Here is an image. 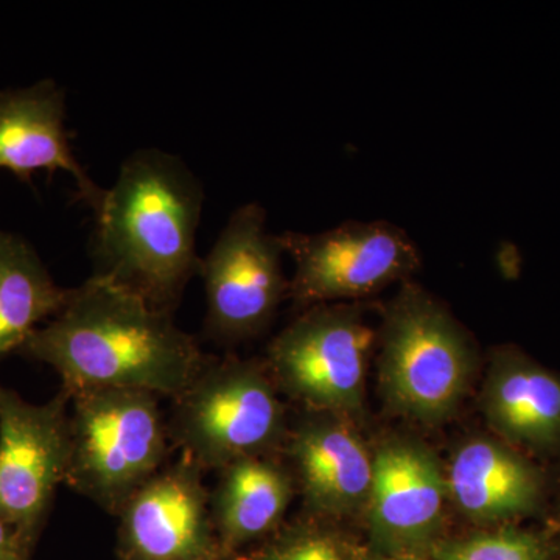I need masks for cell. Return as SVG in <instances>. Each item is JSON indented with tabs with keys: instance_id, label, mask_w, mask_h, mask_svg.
Wrapping results in <instances>:
<instances>
[{
	"instance_id": "23",
	"label": "cell",
	"mask_w": 560,
	"mask_h": 560,
	"mask_svg": "<svg viewBox=\"0 0 560 560\" xmlns=\"http://www.w3.org/2000/svg\"><path fill=\"white\" fill-rule=\"evenodd\" d=\"M382 560H399V559H382Z\"/></svg>"
},
{
	"instance_id": "10",
	"label": "cell",
	"mask_w": 560,
	"mask_h": 560,
	"mask_svg": "<svg viewBox=\"0 0 560 560\" xmlns=\"http://www.w3.org/2000/svg\"><path fill=\"white\" fill-rule=\"evenodd\" d=\"M117 518V560H205L224 551L205 471L184 456L151 477Z\"/></svg>"
},
{
	"instance_id": "11",
	"label": "cell",
	"mask_w": 560,
	"mask_h": 560,
	"mask_svg": "<svg viewBox=\"0 0 560 560\" xmlns=\"http://www.w3.org/2000/svg\"><path fill=\"white\" fill-rule=\"evenodd\" d=\"M447 478L422 445L389 442L372 458L368 511L372 534L385 550L427 544L441 522Z\"/></svg>"
},
{
	"instance_id": "2",
	"label": "cell",
	"mask_w": 560,
	"mask_h": 560,
	"mask_svg": "<svg viewBox=\"0 0 560 560\" xmlns=\"http://www.w3.org/2000/svg\"><path fill=\"white\" fill-rule=\"evenodd\" d=\"M205 189L175 154L142 149L121 164L94 210V275L175 312L200 275L197 254Z\"/></svg>"
},
{
	"instance_id": "18",
	"label": "cell",
	"mask_w": 560,
	"mask_h": 560,
	"mask_svg": "<svg viewBox=\"0 0 560 560\" xmlns=\"http://www.w3.org/2000/svg\"><path fill=\"white\" fill-rule=\"evenodd\" d=\"M436 560H547V550L533 534L504 529L453 541L438 552Z\"/></svg>"
},
{
	"instance_id": "22",
	"label": "cell",
	"mask_w": 560,
	"mask_h": 560,
	"mask_svg": "<svg viewBox=\"0 0 560 560\" xmlns=\"http://www.w3.org/2000/svg\"><path fill=\"white\" fill-rule=\"evenodd\" d=\"M14 560H31V559H27V558H21V559H14Z\"/></svg>"
},
{
	"instance_id": "8",
	"label": "cell",
	"mask_w": 560,
	"mask_h": 560,
	"mask_svg": "<svg viewBox=\"0 0 560 560\" xmlns=\"http://www.w3.org/2000/svg\"><path fill=\"white\" fill-rule=\"evenodd\" d=\"M374 330L350 308H315L271 342L268 371L280 390L312 412L360 408Z\"/></svg>"
},
{
	"instance_id": "15",
	"label": "cell",
	"mask_w": 560,
	"mask_h": 560,
	"mask_svg": "<svg viewBox=\"0 0 560 560\" xmlns=\"http://www.w3.org/2000/svg\"><path fill=\"white\" fill-rule=\"evenodd\" d=\"M485 410L506 440L548 448L560 442V377L515 350L497 353Z\"/></svg>"
},
{
	"instance_id": "19",
	"label": "cell",
	"mask_w": 560,
	"mask_h": 560,
	"mask_svg": "<svg viewBox=\"0 0 560 560\" xmlns=\"http://www.w3.org/2000/svg\"><path fill=\"white\" fill-rule=\"evenodd\" d=\"M256 560H349L337 537L316 526L300 525L268 545Z\"/></svg>"
},
{
	"instance_id": "5",
	"label": "cell",
	"mask_w": 560,
	"mask_h": 560,
	"mask_svg": "<svg viewBox=\"0 0 560 560\" xmlns=\"http://www.w3.org/2000/svg\"><path fill=\"white\" fill-rule=\"evenodd\" d=\"M474 361L459 324L422 290L407 287L389 305L381 375L397 410L422 420L451 415L466 393Z\"/></svg>"
},
{
	"instance_id": "6",
	"label": "cell",
	"mask_w": 560,
	"mask_h": 560,
	"mask_svg": "<svg viewBox=\"0 0 560 560\" xmlns=\"http://www.w3.org/2000/svg\"><path fill=\"white\" fill-rule=\"evenodd\" d=\"M279 235L267 230V213L257 202L243 205L228 220L201 259L206 290V334L220 342L259 335L289 290L282 272Z\"/></svg>"
},
{
	"instance_id": "3",
	"label": "cell",
	"mask_w": 560,
	"mask_h": 560,
	"mask_svg": "<svg viewBox=\"0 0 560 560\" xmlns=\"http://www.w3.org/2000/svg\"><path fill=\"white\" fill-rule=\"evenodd\" d=\"M65 485L117 517L165 466L171 438L160 396L139 389H91L70 397Z\"/></svg>"
},
{
	"instance_id": "16",
	"label": "cell",
	"mask_w": 560,
	"mask_h": 560,
	"mask_svg": "<svg viewBox=\"0 0 560 560\" xmlns=\"http://www.w3.org/2000/svg\"><path fill=\"white\" fill-rule=\"evenodd\" d=\"M294 478L267 456H254L220 470L210 511L221 548L234 552L271 533L289 510Z\"/></svg>"
},
{
	"instance_id": "7",
	"label": "cell",
	"mask_w": 560,
	"mask_h": 560,
	"mask_svg": "<svg viewBox=\"0 0 560 560\" xmlns=\"http://www.w3.org/2000/svg\"><path fill=\"white\" fill-rule=\"evenodd\" d=\"M70 394L35 405L0 383V518L33 551L69 464Z\"/></svg>"
},
{
	"instance_id": "9",
	"label": "cell",
	"mask_w": 560,
	"mask_h": 560,
	"mask_svg": "<svg viewBox=\"0 0 560 560\" xmlns=\"http://www.w3.org/2000/svg\"><path fill=\"white\" fill-rule=\"evenodd\" d=\"M279 241L294 261L290 294L302 305L368 296L420 265L415 242L388 221H346L319 234L283 232Z\"/></svg>"
},
{
	"instance_id": "12",
	"label": "cell",
	"mask_w": 560,
	"mask_h": 560,
	"mask_svg": "<svg viewBox=\"0 0 560 560\" xmlns=\"http://www.w3.org/2000/svg\"><path fill=\"white\" fill-rule=\"evenodd\" d=\"M65 119V92L54 81L0 91V171L13 173L22 183H31L38 171L69 173L80 197L95 210L105 189L77 161Z\"/></svg>"
},
{
	"instance_id": "4",
	"label": "cell",
	"mask_w": 560,
	"mask_h": 560,
	"mask_svg": "<svg viewBox=\"0 0 560 560\" xmlns=\"http://www.w3.org/2000/svg\"><path fill=\"white\" fill-rule=\"evenodd\" d=\"M268 368L206 355L186 389L173 397L171 444L202 471L267 456L285 434V412Z\"/></svg>"
},
{
	"instance_id": "13",
	"label": "cell",
	"mask_w": 560,
	"mask_h": 560,
	"mask_svg": "<svg viewBox=\"0 0 560 560\" xmlns=\"http://www.w3.org/2000/svg\"><path fill=\"white\" fill-rule=\"evenodd\" d=\"M289 455L307 506L318 514H348L366 506L372 458L363 442L334 415L312 412L293 430Z\"/></svg>"
},
{
	"instance_id": "1",
	"label": "cell",
	"mask_w": 560,
	"mask_h": 560,
	"mask_svg": "<svg viewBox=\"0 0 560 560\" xmlns=\"http://www.w3.org/2000/svg\"><path fill=\"white\" fill-rule=\"evenodd\" d=\"M49 364L70 397L91 389H139L176 397L206 353L161 311L113 280L92 275L70 290L62 311L22 346Z\"/></svg>"
},
{
	"instance_id": "14",
	"label": "cell",
	"mask_w": 560,
	"mask_h": 560,
	"mask_svg": "<svg viewBox=\"0 0 560 560\" xmlns=\"http://www.w3.org/2000/svg\"><path fill=\"white\" fill-rule=\"evenodd\" d=\"M448 492L471 521L497 523L539 508L544 478L539 469L508 445L475 440L453 458Z\"/></svg>"
},
{
	"instance_id": "17",
	"label": "cell",
	"mask_w": 560,
	"mask_h": 560,
	"mask_svg": "<svg viewBox=\"0 0 560 560\" xmlns=\"http://www.w3.org/2000/svg\"><path fill=\"white\" fill-rule=\"evenodd\" d=\"M69 294L24 238L0 230V361L20 352L44 320L62 311Z\"/></svg>"
},
{
	"instance_id": "20",
	"label": "cell",
	"mask_w": 560,
	"mask_h": 560,
	"mask_svg": "<svg viewBox=\"0 0 560 560\" xmlns=\"http://www.w3.org/2000/svg\"><path fill=\"white\" fill-rule=\"evenodd\" d=\"M31 559V552L22 547L16 533L0 518V560Z\"/></svg>"
},
{
	"instance_id": "21",
	"label": "cell",
	"mask_w": 560,
	"mask_h": 560,
	"mask_svg": "<svg viewBox=\"0 0 560 560\" xmlns=\"http://www.w3.org/2000/svg\"><path fill=\"white\" fill-rule=\"evenodd\" d=\"M205 560H235L234 552L221 551L219 555L212 556V558Z\"/></svg>"
}]
</instances>
